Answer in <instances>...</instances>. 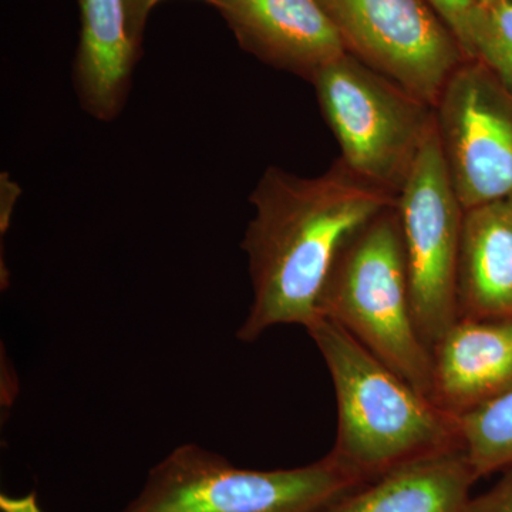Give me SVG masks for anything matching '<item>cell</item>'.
<instances>
[{
    "label": "cell",
    "mask_w": 512,
    "mask_h": 512,
    "mask_svg": "<svg viewBox=\"0 0 512 512\" xmlns=\"http://www.w3.org/2000/svg\"><path fill=\"white\" fill-rule=\"evenodd\" d=\"M254 217L242 248L248 256L252 303L237 338L255 342L282 325L308 328L340 254L397 197L360 180L342 161L319 177L269 167L251 195Z\"/></svg>",
    "instance_id": "6da1fadb"
},
{
    "label": "cell",
    "mask_w": 512,
    "mask_h": 512,
    "mask_svg": "<svg viewBox=\"0 0 512 512\" xmlns=\"http://www.w3.org/2000/svg\"><path fill=\"white\" fill-rule=\"evenodd\" d=\"M335 389L332 454L365 481L420 458L461 447L458 419L384 365L335 320L306 328Z\"/></svg>",
    "instance_id": "7a4b0ae2"
},
{
    "label": "cell",
    "mask_w": 512,
    "mask_h": 512,
    "mask_svg": "<svg viewBox=\"0 0 512 512\" xmlns=\"http://www.w3.org/2000/svg\"><path fill=\"white\" fill-rule=\"evenodd\" d=\"M396 205L373 218L343 249L320 316L335 320L431 399L433 360L414 319Z\"/></svg>",
    "instance_id": "3957f363"
},
{
    "label": "cell",
    "mask_w": 512,
    "mask_h": 512,
    "mask_svg": "<svg viewBox=\"0 0 512 512\" xmlns=\"http://www.w3.org/2000/svg\"><path fill=\"white\" fill-rule=\"evenodd\" d=\"M365 483L330 453L309 466L261 471L190 443L151 468L120 512H316Z\"/></svg>",
    "instance_id": "277c9868"
},
{
    "label": "cell",
    "mask_w": 512,
    "mask_h": 512,
    "mask_svg": "<svg viewBox=\"0 0 512 512\" xmlns=\"http://www.w3.org/2000/svg\"><path fill=\"white\" fill-rule=\"evenodd\" d=\"M312 83L340 161L360 180L399 197L436 124L434 107L349 53Z\"/></svg>",
    "instance_id": "5b68a950"
},
{
    "label": "cell",
    "mask_w": 512,
    "mask_h": 512,
    "mask_svg": "<svg viewBox=\"0 0 512 512\" xmlns=\"http://www.w3.org/2000/svg\"><path fill=\"white\" fill-rule=\"evenodd\" d=\"M414 319L433 346L458 320L457 281L464 210L434 124L397 197Z\"/></svg>",
    "instance_id": "8992f818"
},
{
    "label": "cell",
    "mask_w": 512,
    "mask_h": 512,
    "mask_svg": "<svg viewBox=\"0 0 512 512\" xmlns=\"http://www.w3.org/2000/svg\"><path fill=\"white\" fill-rule=\"evenodd\" d=\"M346 52L436 106L468 57L429 0H319Z\"/></svg>",
    "instance_id": "52a82bcc"
},
{
    "label": "cell",
    "mask_w": 512,
    "mask_h": 512,
    "mask_svg": "<svg viewBox=\"0 0 512 512\" xmlns=\"http://www.w3.org/2000/svg\"><path fill=\"white\" fill-rule=\"evenodd\" d=\"M437 134L464 210L512 197V93L481 60L451 74L436 106Z\"/></svg>",
    "instance_id": "ba28073f"
},
{
    "label": "cell",
    "mask_w": 512,
    "mask_h": 512,
    "mask_svg": "<svg viewBox=\"0 0 512 512\" xmlns=\"http://www.w3.org/2000/svg\"><path fill=\"white\" fill-rule=\"evenodd\" d=\"M238 42L264 62L306 80L345 55L338 28L319 0H210Z\"/></svg>",
    "instance_id": "9c48e42d"
},
{
    "label": "cell",
    "mask_w": 512,
    "mask_h": 512,
    "mask_svg": "<svg viewBox=\"0 0 512 512\" xmlns=\"http://www.w3.org/2000/svg\"><path fill=\"white\" fill-rule=\"evenodd\" d=\"M431 399L458 417L512 389V318H458L431 349Z\"/></svg>",
    "instance_id": "30bf717a"
},
{
    "label": "cell",
    "mask_w": 512,
    "mask_h": 512,
    "mask_svg": "<svg viewBox=\"0 0 512 512\" xmlns=\"http://www.w3.org/2000/svg\"><path fill=\"white\" fill-rule=\"evenodd\" d=\"M477 480L463 448H454L393 468L316 512H466Z\"/></svg>",
    "instance_id": "8fae6325"
},
{
    "label": "cell",
    "mask_w": 512,
    "mask_h": 512,
    "mask_svg": "<svg viewBox=\"0 0 512 512\" xmlns=\"http://www.w3.org/2000/svg\"><path fill=\"white\" fill-rule=\"evenodd\" d=\"M458 318H512V197L464 212Z\"/></svg>",
    "instance_id": "7c38bea8"
},
{
    "label": "cell",
    "mask_w": 512,
    "mask_h": 512,
    "mask_svg": "<svg viewBox=\"0 0 512 512\" xmlns=\"http://www.w3.org/2000/svg\"><path fill=\"white\" fill-rule=\"evenodd\" d=\"M80 15L77 92L89 113L109 120L123 104L138 50L128 36L123 0H80Z\"/></svg>",
    "instance_id": "4fadbf2b"
},
{
    "label": "cell",
    "mask_w": 512,
    "mask_h": 512,
    "mask_svg": "<svg viewBox=\"0 0 512 512\" xmlns=\"http://www.w3.org/2000/svg\"><path fill=\"white\" fill-rule=\"evenodd\" d=\"M461 448L478 478L512 466V389L458 417Z\"/></svg>",
    "instance_id": "5bb4252c"
},
{
    "label": "cell",
    "mask_w": 512,
    "mask_h": 512,
    "mask_svg": "<svg viewBox=\"0 0 512 512\" xmlns=\"http://www.w3.org/2000/svg\"><path fill=\"white\" fill-rule=\"evenodd\" d=\"M471 57L512 93V0L478 3L471 15Z\"/></svg>",
    "instance_id": "9a60e30c"
},
{
    "label": "cell",
    "mask_w": 512,
    "mask_h": 512,
    "mask_svg": "<svg viewBox=\"0 0 512 512\" xmlns=\"http://www.w3.org/2000/svg\"><path fill=\"white\" fill-rule=\"evenodd\" d=\"M429 3L457 37L468 59H473L471 57L470 28L476 0H429Z\"/></svg>",
    "instance_id": "2e32d148"
},
{
    "label": "cell",
    "mask_w": 512,
    "mask_h": 512,
    "mask_svg": "<svg viewBox=\"0 0 512 512\" xmlns=\"http://www.w3.org/2000/svg\"><path fill=\"white\" fill-rule=\"evenodd\" d=\"M487 493L470 498L466 512H512V466Z\"/></svg>",
    "instance_id": "e0dca14e"
},
{
    "label": "cell",
    "mask_w": 512,
    "mask_h": 512,
    "mask_svg": "<svg viewBox=\"0 0 512 512\" xmlns=\"http://www.w3.org/2000/svg\"><path fill=\"white\" fill-rule=\"evenodd\" d=\"M160 2L161 0H123L128 36L137 50L140 49L143 40L148 16Z\"/></svg>",
    "instance_id": "ac0fdd59"
},
{
    "label": "cell",
    "mask_w": 512,
    "mask_h": 512,
    "mask_svg": "<svg viewBox=\"0 0 512 512\" xmlns=\"http://www.w3.org/2000/svg\"><path fill=\"white\" fill-rule=\"evenodd\" d=\"M0 511L43 512L35 493L20 495V497H13V495L8 494L0 495Z\"/></svg>",
    "instance_id": "d6986e66"
},
{
    "label": "cell",
    "mask_w": 512,
    "mask_h": 512,
    "mask_svg": "<svg viewBox=\"0 0 512 512\" xmlns=\"http://www.w3.org/2000/svg\"><path fill=\"white\" fill-rule=\"evenodd\" d=\"M2 184L5 185L6 191H8V194H6V201L2 200V212H0V227H2V232H5V229H8L10 215H12V207L13 204H15L16 201V192H18V187H16L15 184L12 183V181L8 180L6 178V181L3 180Z\"/></svg>",
    "instance_id": "ffe728a7"
},
{
    "label": "cell",
    "mask_w": 512,
    "mask_h": 512,
    "mask_svg": "<svg viewBox=\"0 0 512 512\" xmlns=\"http://www.w3.org/2000/svg\"><path fill=\"white\" fill-rule=\"evenodd\" d=\"M476 2H478V3H493V2H497V0H476Z\"/></svg>",
    "instance_id": "44dd1931"
}]
</instances>
